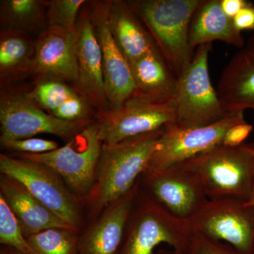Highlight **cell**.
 <instances>
[{"instance_id":"obj_26","label":"cell","mask_w":254,"mask_h":254,"mask_svg":"<svg viewBox=\"0 0 254 254\" xmlns=\"http://www.w3.org/2000/svg\"><path fill=\"white\" fill-rule=\"evenodd\" d=\"M75 93L76 92L62 82L48 81L38 84L26 96L35 104L48 110L51 115Z\"/></svg>"},{"instance_id":"obj_30","label":"cell","mask_w":254,"mask_h":254,"mask_svg":"<svg viewBox=\"0 0 254 254\" xmlns=\"http://www.w3.org/2000/svg\"><path fill=\"white\" fill-rule=\"evenodd\" d=\"M87 113L86 101L76 93L51 115L63 121L82 122L86 121Z\"/></svg>"},{"instance_id":"obj_10","label":"cell","mask_w":254,"mask_h":254,"mask_svg":"<svg viewBox=\"0 0 254 254\" xmlns=\"http://www.w3.org/2000/svg\"><path fill=\"white\" fill-rule=\"evenodd\" d=\"M139 187L165 211L185 221H190L208 200L198 179L181 165L145 170Z\"/></svg>"},{"instance_id":"obj_29","label":"cell","mask_w":254,"mask_h":254,"mask_svg":"<svg viewBox=\"0 0 254 254\" xmlns=\"http://www.w3.org/2000/svg\"><path fill=\"white\" fill-rule=\"evenodd\" d=\"M180 254H242L227 244L209 240L193 232L183 253Z\"/></svg>"},{"instance_id":"obj_15","label":"cell","mask_w":254,"mask_h":254,"mask_svg":"<svg viewBox=\"0 0 254 254\" xmlns=\"http://www.w3.org/2000/svg\"><path fill=\"white\" fill-rule=\"evenodd\" d=\"M34 45V53L26 68L38 74L77 83L75 34L51 26L40 35Z\"/></svg>"},{"instance_id":"obj_16","label":"cell","mask_w":254,"mask_h":254,"mask_svg":"<svg viewBox=\"0 0 254 254\" xmlns=\"http://www.w3.org/2000/svg\"><path fill=\"white\" fill-rule=\"evenodd\" d=\"M75 53L77 60L78 88L103 110L110 106L105 91L103 57L91 16L80 20L75 33Z\"/></svg>"},{"instance_id":"obj_31","label":"cell","mask_w":254,"mask_h":254,"mask_svg":"<svg viewBox=\"0 0 254 254\" xmlns=\"http://www.w3.org/2000/svg\"><path fill=\"white\" fill-rule=\"evenodd\" d=\"M253 126L247 122L237 124L227 131L222 145L228 147H238L243 145L245 140L253 131Z\"/></svg>"},{"instance_id":"obj_28","label":"cell","mask_w":254,"mask_h":254,"mask_svg":"<svg viewBox=\"0 0 254 254\" xmlns=\"http://www.w3.org/2000/svg\"><path fill=\"white\" fill-rule=\"evenodd\" d=\"M1 144L6 149L25 154H42L59 148L56 141L34 137L22 139L1 140Z\"/></svg>"},{"instance_id":"obj_38","label":"cell","mask_w":254,"mask_h":254,"mask_svg":"<svg viewBox=\"0 0 254 254\" xmlns=\"http://www.w3.org/2000/svg\"></svg>"},{"instance_id":"obj_36","label":"cell","mask_w":254,"mask_h":254,"mask_svg":"<svg viewBox=\"0 0 254 254\" xmlns=\"http://www.w3.org/2000/svg\"><path fill=\"white\" fill-rule=\"evenodd\" d=\"M247 202L249 205L254 208V187L253 190H252V193H251L250 198H249V200H247Z\"/></svg>"},{"instance_id":"obj_24","label":"cell","mask_w":254,"mask_h":254,"mask_svg":"<svg viewBox=\"0 0 254 254\" xmlns=\"http://www.w3.org/2000/svg\"><path fill=\"white\" fill-rule=\"evenodd\" d=\"M78 230L51 227L26 237L38 254H77Z\"/></svg>"},{"instance_id":"obj_12","label":"cell","mask_w":254,"mask_h":254,"mask_svg":"<svg viewBox=\"0 0 254 254\" xmlns=\"http://www.w3.org/2000/svg\"><path fill=\"white\" fill-rule=\"evenodd\" d=\"M1 138L22 139L41 133L70 138L89 125L88 120L66 122L43 112L25 95L1 98L0 105Z\"/></svg>"},{"instance_id":"obj_9","label":"cell","mask_w":254,"mask_h":254,"mask_svg":"<svg viewBox=\"0 0 254 254\" xmlns=\"http://www.w3.org/2000/svg\"><path fill=\"white\" fill-rule=\"evenodd\" d=\"M193 232L231 246L242 254L254 252V208L236 198L208 200L190 220Z\"/></svg>"},{"instance_id":"obj_8","label":"cell","mask_w":254,"mask_h":254,"mask_svg":"<svg viewBox=\"0 0 254 254\" xmlns=\"http://www.w3.org/2000/svg\"><path fill=\"white\" fill-rule=\"evenodd\" d=\"M0 172L19 182L47 208L78 230L81 224L80 200L51 169L26 159L1 154Z\"/></svg>"},{"instance_id":"obj_4","label":"cell","mask_w":254,"mask_h":254,"mask_svg":"<svg viewBox=\"0 0 254 254\" xmlns=\"http://www.w3.org/2000/svg\"><path fill=\"white\" fill-rule=\"evenodd\" d=\"M192 233L190 221L169 214L139 187L119 254H155L161 245L182 254Z\"/></svg>"},{"instance_id":"obj_2","label":"cell","mask_w":254,"mask_h":254,"mask_svg":"<svg viewBox=\"0 0 254 254\" xmlns=\"http://www.w3.org/2000/svg\"><path fill=\"white\" fill-rule=\"evenodd\" d=\"M203 0L127 1L141 20L177 79L190 64L193 50L189 41L192 18Z\"/></svg>"},{"instance_id":"obj_22","label":"cell","mask_w":254,"mask_h":254,"mask_svg":"<svg viewBox=\"0 0 254 254\" xmlns=\"http://www.w3.org/2000/svg\"><path fill=\"white\" fill-rule=\"evenodd\" d=\"M48 1L38 0L1 1V25L9 31H29L43 21V12Z\"/></svg>"},{"instance_id":"obj_5","label":"cell","mask_w":254,"mask_h":254,"mask_svg":"<svg viewBox=\"0 0 254 254\" xmlns=\"http://www.w3.org/2000/svg\"><path fill=\"white\" fill-rule=\"evenodd\" d=\"M212 44L196 48L191 61L178 78L175 124L180 128L206 126L227 115L210 79L208 58Z\"/></svg>"},{"instance_id":"obj_37","label":"cell","mask_w":254,"mask_h":254,"mask_svg":"<svg viewBox=\"0 0 254 254\" xmlns=\"http://www.w3.org/2000/svg\"><path fill=\"white\" fill-rule=\"evenodd\" d=\"M252 153H253L254 154V145L253 148H252Z\"/></svg>"},{"instance_id":"obj_14","label":"cell","mask_w":254,"mask_h":254,"mask_svg":"<svg viewBox=\"0 0 254 254\" xmlns=\"http://www.w3.org/2000/svg\"><path fill=\"white\" fill-rule=\"evenodd\" d=\"M139 190V181L126 195L110 205L80 236L77 254H119Z\"/></svg>"},{"instance_id":"obj_32","label":"cell","mask_w":254,"mask_h":254,"mask_svg":"<svg viewBox=\"0 0 254 254\" xmlns=\"http://www.w3.org/2000/svg\"><path fill=\"white\" fill-rule=\"evenodd\" d=\"M234 24L239 31L254 30V5L249 3L233 18Z\"/></svg>"},{"instance_id":"obj_25","label":"cell","mask_w":254,"mask_h":254,"mask_svg":"<svg viewBox=\"0 0 254 254\" xmlns=\"http://www.w3.org/2000/svg\"><path fill=\"white\" fill-rule=\"evenodd\" d=\"M0 243L23 254H38L28 244L17 219L0 195Z\"/></svg>"},{"instance_id":"obj_7","label":"cell","mask_w":254,"mask_h":254,"mask_svg":"<svg viewBox=\"0 0 254 254\" xmlns=\"http://www.w3.org/2000/svg\"><path fill=\"white\" fill-rule=\"evenodd\" d=\"M244 114V111L230 112L216 123L193 128H180L169 124L157 141L145 170L180 165L222 145L231 127L246 122Z\"/></svg>"},{"instance_id":"obj_13","label":"cell","mask_w":254,"mask_h":254,"mask_svg":"<svg viewBox=\"0 0 254 254\" xmlns=\"http://www.w3.org/2000/svg\"><path fill=\"white\" fill-rule=\"evenodd\" d=\"M111 1H94L91 15L103 57V75L110 110H117L132 98L136 85L131 67L114 40L110 28Z\"/></svg>"},{"instance_id":"obj_6","label":"cell","mask_w":254,"mask_h":254,"mask_svg":"<svg viewBox=\"0 0 254 254\" xmlns=\"http://www.w3.org/2000/svg\"><path fill=\"white\" fill-rule=\"evenodd\" d=\"M102 147L98 125L89 124L58 149L42 154L18 155L51 169L78 200H85L94 183Z\"/></svg>"},{"instance_id":"obj_21","label":"cell","mask_w":254,"mask_h":254,"mask_svg":"<svg viewBox=\"0 0 254 254\" xmlns=\"http://www.w3.org/2000/svg\"><path fill=\"white\" fill-rule=\"evenodd\" d=\"M110 31L129 65L156 47L154 40L129 6L124 1H111Z\"/></svg>"},{"instance_id":"obj_11","label":"cell","mask_w":254,"mask_h":254,"mask_svg":"<svg viewBox=\"0 0 254 254\" xmlns=\"http://www.w3.org/2000/svg\"><path fill=\"white\" fill-rule=\"evenodd\" d=\"M175 122V103L132 97L117 110L103 112L97 123L103 144L113 145L152 133Z\"/></svg>"},{"instance_id":"obj_3","label":"cell","mask_w":254,"mask_h":254,"mask_svg":"<svg viewBox=\"0 0 254 254\" xmlns=\"http://www.w3.org/2000/svg\"><path fill=\"white\" fill-rule=\"evenodd\" d=\"M254 143L220 145L180 164L198 179L208 200H249L254 187Z\"/></svg>"},{"instance_id":"obj_20","label":"cell","mask_w":254,"mask_h":254,"mask_svg":"<svg viewBox=\"0 0 254 254\" xmlns=\"http://www.w3.org/2000/svg\"><path fill=\"white\" fill-rule=\"evenodd\" d=\"M220 41L230 46L242 48L245 45L242 32L234 24L233 19L227 16L221 6V0L202 1L195 11L189 32L190 48Z\"/></svg>"},{"instance_id":"obj_33","label":"cell","mask_w":254,"mask_h":254,"mask_svg":"<svg viewBox=\"0 0 254 254\" xmlns=\"http://www.w3.org/2000/svg\"><path fill=\"white\" fill-rule=\"evenodd\" d=\"M249 3L250 1L246 0H221V6L224 12L232 19Z\"/></svg>"},{"instance_id":"obj_23","label":"cell","mask_w":254,"mask_h":254,"mask_svg":"<svg viewBox=\"0 0 254 254\" xmlns=\"http://www.w3.org/2000/svg\"><path fill=\"white\" fill-rule=\"evenodd\" d=\"M35 45L20 31L1 32L0 38V71L9 74L27 66L34 53Z\"/></svg>"},{"instance_id":"obj_1","label":"cell","mask_w":254,"mask_h":254,"mask_svg":"<svg viewBox=\"0 0 254 254\" xmlns=\"http://www.w3.org/2000/svg\"><path fill=\"white\" fill-rule=\"evenodd\" d=\"M163 129L115 144H103L94 183L85 200L91 218L95 220L134 188L148 168Z\"/></svg>"},{"instance_id":"obj_34","label":"cell","mask_w":254,"mask_h":254,"mask_svg":"<svg viewBox=\"0 0 254 254\" xmlns=\"http://www.w3.org/2000/svg\"><path fill=\"white\" fill-rule=\"evenodd\" d=\"M0 254H23L21 252H18L14 249L11 248V247H1V250H0Z\"/></svg>"},{"instance_id":"obj_19","label":"cell","mask_w":254,"mask_h":254,"mask_svg":"<svg viewBox=\"0 0 254 254\" xmlns=\"http://www.w3.org/2000/svg\"><path fill=\"white\" fill-rule=\"evenodd\" d=\"M136 85L133 97L155 103L174 101L178 79L155 47L130 64Z\"/></svg>"},{"instance_id":"obj_35","label":"cell","mask_w":254,"mask_h":254,"mask_svg":"<svg viewBox=\"0 0 254 254\" xmlns=\"http://www.w3.org/2000/svg\"><path fill=\"white\" fill-rule=\"evenodd\" d=\"M155 254H180L178 252L173 250H160L156 252Z\"/></svg>"},{"instance_id":"obj_17","label":"cell","mask_w":254,"mask_h":254,"mask_svg":"<svg viewBox=\"0 0 254 254\" xmlns=\"http://www.w3.org/2000/svg\"><path fill=\"white\" fill-rule=\"evenodd\" d=\"M216 91L226 113H254V35L222 70Z\"/></svg>"},{"instance_id":"obj_27","label":"cell","mask_w":254,"mask_h":254,"mask_svg":"<svg viewBox=\"0 0 254 254\" xmlns=\"http://www.w3.org/2000/svg\"><path fill=\"white\" fill-rule=\"evenodd\" d=\"M84 0H53L48 1V16L49 27L55 26L71 32L76 31V17Z\"/></svg>"},{"instance_id":"obj_18","label":"cell","mask_w":254,"mask_h":254,"mask_svg":"<svg viewBox=\"0 0 254 254\" xmlns=\"http://www.w3.org/2000/svg\"><path fill=\"white\" fill-rule=\"evenodd\" d=\"M0 195L17 219L25 237L51 227L76 230L35 198L19 182L1 174Z\"/></svg>"}]
</instances>
